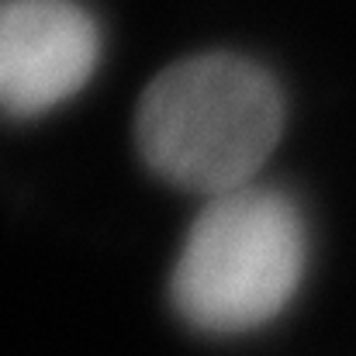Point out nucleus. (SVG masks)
Masks as SVG:
<instances>
[{"label":"nucleus","instance_id":"nucleus-1","mask_svg":"<svg viewBox=\"0 0 356 356\" xmlns=\"http://www.w3.org/2000/svg\"><path fill=\"white\" fill-rule=\"evenodd\" d=\"M284 131V97L266 70L208 52L163 70L142 94L135 142L142 159L184 191L249 187Z\"/></svg>","mask_w":356,"mask_h":356},{"label":"nucleus","instance_id":"nucleus-2","mask_svg":"<svg viewBox=\"0 0 356 356\" xmlns=\"http://www.w3.org/2000/svg\"><path fill=\"white\" fill-rule=\"evenodd\" d=\"M301 211L270 187L211 197L173 266V308L204 332H245L277 318L305 273Z\"/></svg>","mask_w":356,"mask_h":356},{"label":"nucleus","instance_id":"nucleus-3","mask_svg":"<svg viewBox=\"0 0 356 356\" xmlns=\"http://www.w3.org/2000/svg\"><path fill=\"white\" fill-rule=\"evenodd\" d=\"M101 35L76 0H0V115L38 118L87 87Z\"/></svg>","mask_w":356,"mask_h":356}]
</instances>
